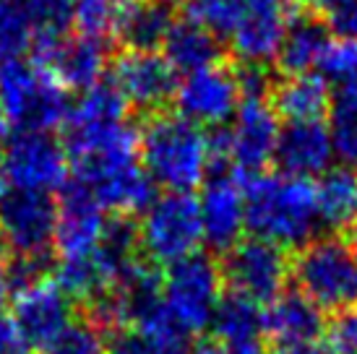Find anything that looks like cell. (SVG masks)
Wrapping results in <instances>:
<instances>
[{
    "mask_svg": "<svg viewBox=\"0 0 357 354\" xmlns=\"http://www.w3.org/2000/svg\"><path fill=\"white\" fill-rule=\"evenodd\" d=\"M240 185L245 201V226L253 237L277 243L284 250H298L316 237L321 217L313 180L258 172L240 175Z\"/></svg>",
    "mask_w": 357,
    "mask_h": 354,
    "instance_id": "cell-1",
    "label": "cell"
},
{
    "mask_svg": "<svg viewBox=\"0 0 357 354\" xmlns=\"http://www.w3.org/2000/svg\"><path fill=\"white\" fill-rule=\"evenodd\" d=\"M139 159L154 185L190 193L208 177L206 133L180 115H149L139 128Z\"/></svg>",
    "mask_w": 357,
    "mask_h": 354,
    "instance_id": "cell-2",
    "label": "cell"
},
{
    "mask_svg": "<svg viewBox=\"0 0 357 354\" xmlns=\"http://www.w3.org/2000/svg\"><path fill=\"white\" fill-rule=\"evenodd\" d=\"M289 276L298 292L313 300L321 310H347L357 305V256L349 240L321 235L295 250Z\"/></svg>",
    "mask_w": 357,
    "mask_h": 354,
    "instance_id": "cell-3",
    "label": "cell"
},
{
    "mask_svg": "<svg viewBox=\"0 0 357 354\" xmlns=\"http://www.w3.org/2000/svg\"><path fill=\"white\" fill-rule=\"evenodd\" d=\"M0 109L21 130L52 133L70 115L68 91L34 60H0Z\"/></svg>",
    "mask_w": 357,
    "mask_h": 354,
    "instance_id": "cell-4",
    "label": "cell"
},
{
    "mask_svg": "<svg viewBox=\"0 0 357 354\" xmlns=\"http://www.w3.org/2000/svg\"><path fill=\"white\" fill-rule=\"evenodd\" d=\"M222 286L225 282L217 258L193 253L167 266L162 279V300L172 321L188 336H193L211 325L214 310L225 295Z\"/></svg>",
    "mask_w": 357,
    "mask_h": 354,
    "instance_id": "cell-5",
    "label": "cell"
},
{
    "mask_svg": "<svg viewBox=\"0 0 357 354\" xmlns=\"http://www.w3.org/2000/svg\"><path fill=\"white\" fill-rule=\"evenodd\" d=\"M141 253L157 266L193 256L204 243L199 201L190 193H165L144 211L139 226Z\"/></svg>",
    "mask_w": 357,
    "mask_h": 354,
    "instance_id": "cell-6",
    "label": "cell"
},
{
    "mask_svg": "<svg viewBox=\"0 0 357 354\" xmlns=\"http://www.w3.org/2000/svg\"><path fill=\"white\" fill-rule=\"evenodd\" d=\"M292 256L277 243L261 237H243L238 245L219 256L222 282L229 292L243 295L253 302H271L277 300L289 279Z\"/></svg>",
    "mask_w": 357,
    "mask_h": 354,
    "instance_id": "cell-7",
    "label": "cell"
},
{
    "mask_svg": "<svg viewBox=\"0 0 357 354\" xmlns=\"http://www.w3.org/2000/svg\"><path fill=\"white\" fill-rule=\"evenodd\" d=\"M0 167L16 190L50 193L68 183V151L52 133L21 130L8 138Z\"/></svg>",
    "mask_w": 357,
    "mask_h": 354,
    "instance_id": "cell-8",
    "label": "cell"
},
{
    "mask_svg": "<svg viewBox=\"0 0 357 354\" xmlns=\"http://www.w3.org/2000/svg\"><path fill=\"white\" fill-rule=\"evenodd\" d=\"M112 81L128 107L139 109L144 118L165 112L178 91V73L157 52H120L112 66Z\"/></svg>",
    "mask_w": 357,
    "mask_h": 354,
    "instance_id": "cell-9",
    "label": "cell"
},
{
    "mask_svg": "<svg viewBox=\"0 0 357 354\" xmlns=\"http://www.w3.org/2000/svg\"><path fill=\"white\" fill-rule=\"evenodd\" d=\"M58 224V203L50 193L8 190L0 198V226L16 256L50 253Z\"/></svg>",
    "mask_w": 357,
    "mask_h": 354,
    "instance_id": "cell-10",
    "label": "cell"
},
{
    "mask_svg": "<svg viewBox=\"0 0 357 354\" xmlns=\"http://www.w3.org/2000/svg\"><path fill=\"white\" fill-rule=\"evenodd\" d=\"M34 63L47 76L58 81L66 91H86L102 81L107 68V45L84 34L60 37V40L31 42Z\"/></svg>",
    "mask_w": 357,
    "mask_h": 354,
    "instance_id": "cell-11",
    "label": "cell"
},
{
    "mask_svg": "<svg viewBox=\"0 0 357 354\" xmlns=\"http://www.w3.org/2000/svg\"><path fill=\"white\" fill-rule=\"evenodd\" d=\"M238 79H235V68H229L227 63L188 73L175 91L178 115L190 120L199 128L201 125H208V128L225 125L238 112Z\"/></svg>",
    "mask_w": 357,
    "mask_h": 354,
    "instance_id": "cell-12",
    "label": "cell"
},
{
    "mask_svg": "<svg viewBox=\"0 0 357 354\" xmlns=\"http://www.w3.org/2000/svg\"><path fill=\"white\" fill-rule=\"evenodd\" d=\"M204 243L214 256H225L243 240L245 229V201L240 175L232 169H211L199 201Z\"/></svg>",
    "mask_w": 357,
    "mask_h": 354,
    "instance_id": "cell-13",
    "label": "cell"
},
{
    "mask_svg": "<svg viewBox=\"0 0 357 354\" xmlns=\"http://www.w3.org/2000/svg\"><path fill=\"white\" fill-rule=\"evenodd\" d=\"M107 232V211L97 203L89 187L76 177L60 187L58 224L52 247L63 258H79L97 250Z\"/></svg>",
    "mask_w": 357,
    "mask_h": 354,
    "instance_id": "cell-14",
    "label": "cell"
},
{
    "mask_svg": "<svg viewBox=\"0 0 357 354\" xmlns=\"http://www.w3.org/2000/svg\"><path fill=\"white\" fill-rule=\"evenodd\" d=\"M279 118L264 99H243L235 123L229 125L232 167L240 175H258L274 162L279 138Z\"/></svg>",
    "mask_w": 357,
    "mask_h": 354,
    "instance_id": "cell-15",
    "label": "cell"
},
{
    "mask_svg": "<svg viewBox=\"0 0 357 354\" xmlns=\"http://www.w3.org/2000/svg\"><path fill=\"white\" fill-rule=\"evenodd\" d=\"M13 325L24 346H47L55 336L73 323V302L55 282H42L13 297Z\"/></svg>",
    "mask_w": 357,
    "mask_h": 354,
    "instance_id": "cell-16",
    "label": "cell"
},
{
    "mask_svg": "<svg viewBox=\"0 0 357 354\" xmlns=\"http://www.w3.org/2000/svg\"><path fill=\"white\" fill-rule=\"evenodd\" d=\"M292 0H248V8L232 31V52L240 63L268 66L277 58L289 19L295 16Z\"/></svg>",
    "mask_w": 357,
    "mask_h": 354,
    "instance_id": "cell-17",
    "label": "cell"
},
{
    "mask_svg": "<svg viewBox=\"0 0 357 354\" xmlns=\"http://www.w3.org/2000/svg\"><path fill=\"white\" fill-rule=\"evenodd\" d=\"M334 146L328 128L318 123H287L279 130L277 148H274V164L282 175L310 180L331 169Z\"/></svg>",
    "mask_w": 357,
    "mask_h": 354,
    "instance_id": "cell-18",
    "label": "cell"
},
{
    "mask_svg": "<svg viewBox=\"0 0 357 354\" xmlns=\"http://www.w3.org/2000/svg\"><path fill=\"white\" fill-rule=\"evenodd\" d=\"M120 274V263L109 256L105 247H97L86 256L79 258H63L55 263V284L63 289V295L70 302L89 305L102 295L115 289Z\"/></svg>",
    "mask_w": 357,
    "mask_h": 354,
    "instance_id": "cell-19",
    "label": "cell"
},
{
    "mask_svg": "<svg viewBox=\"0 0 357 354\" xmlns=\"http://www.w3.org/2000/svg\"><path fill=\"white\" fill-rule=\"evenodd\" d=\"M178 0H133L120 8L115 40L126 45V49L154 52L165 45L169 29L175 24Z\"/></svg>",
    "mask_w": 357,
    "mask_h": 354,
    "instance_id": "cell-20",
    "label": "cell"
},
{
    "mask_svg": "<svg viewBox=\"0 0 357 354\" xmlns=\"http://www.w3.org/2000/svg\"><path fill=\"white\" fill-rule=\"evenodd\" d=\"M331 45V31L326 21L316 13H295L287 24L277 49V68L282 76H303L318 68L321 58Z\"/></svg>",
    "mask_w": 357,
    "mask_h": 354,
    "instance_id": "cell-21",
    "label": "cell"
},
{
    "mask_svg": "<svg viewBox=\"0 0 357 354\" xmlns=\"http://www.w3.org/2000/svg\"><path fill=\"white\" fill-rule=\"evenodd\" d=\"M266 336L277 344H295V341H316L324 336V310L307 300L298 289H284L277 300H271L264 310Z\"/></svg>",
    "mask_w": 357,
    "mask_h": 354,
    "instance_id": "cell-22",
    "label": "cell"
},
{
    "mask_svg": "<svg viewBox=\"0 0 357 354\" xmlns=\"http://www.w3.org/2000/svg\"><path fill=\"white\" fill-rule=\"evenodd\" d=\"M268 105L287 123H318L331 109V86L321 73L284 76L271 88Z\"/></svg>",
    "mask_w": 357,
    "mask_h": 354,
    "instance_id": "cell-23",
    "label": "cell"
},
{
    "mask_svg": "<svg viewBox=\"0 0 357 354\" xmlns=\"http://www.w3.org/2000/svg\"><path fill=\"white\" fill-rule=\"evenodd\" d=\"M208 331L214 334V341L232 349H258L266 336V321L258 302L243 295L227 292L222 295Z\"/></svg>",
    "mask_w": 357,
    "mask_h": 354,
    "instance_id": "cell-24",
    "label": "cell"
},
{
    "mask_svg": "<svg viewBox=\"0 0 357 354\" xmlns=\"http://www.w3.org/2000/svg\"><path fill=\"white\" fill-rule=\"evenodd\" d=\"M162 47H165V60L175 68V73H185V76L219 66L225 55L217 34H211L190 19L175 21Z\"/></svg>",
    "mask_w": 357,
    "mask_h": 354,
    "instance_id": "cell-25",
    "label": "cell"
},
{
    "mask_svg": "<svg viewBox=\"0 0 357 354\" xmlns=\"http://www.w3.org/2000/svg\"><path fill=\"white\" fill-rule=\"evenodd\" d=\"M107 354H190V336L165 313L149 325L107 334Z\"/></svg>",
    "mask_w": 357,
    "mask_h": 354,
    "instance_id": "cell-26",
    "label": "cell"
},
{
    "mask_svg": "<svg viewBox=\"0 0 357 354\" xmlns=\"http://www.w3.org/2000/svg\"><path fill=\"white\" fill-rule=\"evenodd\" d=\"M318 217L331 232H344L357 224V169L331 167L316 183Z\"/></svg>",
    "mask_w": 357,
    "mask_h": 354,
    "instance_id": "cell-27",
    "label": "cell"
},
{
    "mask_svg": "<svg viewBox=\"0 0 357 354\" xmlns=\"http://www.w3.org/2000/svg\"><path fill=\"white\" fill-rule=\"evenodd\" d=\"M128 115V102L115 86V81H97L94 86L81 91V99L70 107L66 125H112L123 123Z\"/></svg>",
    "mask_w": 357,
    "mask_h": 354,
    "instance_id": "cell-28",
    "label": "cell"
},
{
    "mask_svg": "<svg viewBox=\"0 0 357 354\" xmlns=\"http://www.w3.org/2000/svg\"><path fill=\"white\" fill-rule=\"evenodd\" d=\"M318 73L334 88L337 105L357 107V42H331L318 63Z\"/></svg>",
    "mask_w": 357,
    "mask_h": 354,
    "instance_id": "cell-29",
    "label": "cell"
},
{
    "mask_svg": "<svg viewBox=\"0 0 357 354\" xmlns=\"http://www.w3.org/2000/svg\"><path fill=\"white\" fill-rule=\"evenodd\" d=\"M185 19L201 24L217 37H232V31L248 8V0H178Z\"/></svg>",
    "mask_w": 357,
    "mask_h": 354,
    "instance_id": "cell-30",
    "label": "cell"
},
{
    "mask_svg": "<svg viewBox=\"0 0 357 354\" xmlns=\"http://www.w3.org/2000/svg\"><path fill=\"white\" fill-rule=\"evenodd\" d=\"M120 8V0H70V16L76 31L102 42L115 37Z\"/></svg>",
    "mask_w": 357,
    "mask_h": 354,
    "instance_id": "cell-31",
    "label": "cell"
},
{
    "mask_svg": "<svg viewBox=\"0 0 357 354\" xmlns=\"http://www.w3.org/2000/svg\"><path fill=\"white\" fill-rule=\"evenodd\" d=\"M34 31L26 16V8L19 0H0V60L21 58V52L31 49Z\"/></svg>",
    "mask_w": 357,
    "mask_h": 354,
    "instance_id": "cell-32",
    "label": "cell"
},
{
    "mask_svg": "<svg viewBox=\"0 0 357 354\" xmlns=\"http://www.w3.org/2000/svg\"><path fill=\"white\" fill-rule=\"evenodd\" d=\"M42 354H107V336L97 325H91L86 318L73 321L66 325L47 346L40 349Z\"/></svg>",
    "mask_w": 357,
    "mask_h": 354,
    "instance_id": "cell-33",
    "label": "cell"
},
{
    "mask_svg": "<svg viewBox=\"0 0 357 354\" xmlns=\"http://www.w3.org/2000/svg\"><path fill=\"white\" fill-rule=\"evenodd\" d=\"M328 136H331L334 157L342 162V167L357 169V107L334 102Z\"/></svg>",
    "mask_w": 357,
    "mask_h": 354,
    "instance_id": "cell-34",
    "label": "cell"
},
{
    "mask_svg": "<svg viewBox=\"0 0 357 354\" xmlns=\"http://www.w3.org/2000/svg\"><path fill=\"white\" fill-rule=\"evenodd\" d=\"M326 354H357V305L339 310L324 325Z\"/></svg>",
    "mask_w": 357,
    "mask_h": 354,
    "instance_id": "cell-35",
    "label": "cell"
},
{
    "mask_svg": "<svg viewBox=\"0 0 357 354\" xmlns=\"http://www.w3.org/2000/svg\"><path fill=\"white\" fill-rule=\"evenodd\" d=\"M235 79H238L240 99H264V102H268L271 88H274L268 66H261V63H240L238 60Z\"/></svg>",
    "mask_w": 357,
    "mask_h": 354,
    "instance_id": "cell-36",
    "label": "cell"
},
{
    "mask_svg": "<svg viewBox=\"0 0 357 354\" xmlns=\"http://www.w3.org/2000/svg\"><path fill=\"white\" fill-rule=\"evenodd\" d=\"M326 26L337 40L357 42V0H344L326 13Z\"/></svg>",
    "mask_w": 357,
    "mask_h": 354,
    "instance_id": "cell-37",
    "label": "cell"
},
{
    "mask_svg": "<svg viewBox=\"0 0 357 354\" xmlns=\"http://www.w3.org/2000/svg\"><path fill=\"white\" fill-rule=\"evenodd\" d=\"M0 354H24V341L13 321L0 318Z\"/></svg>",
    "mask_w": 357,
    "mask_h": 354,
    "instance_id": "cell-38",
    "label": "cell"
},
{
    "mask_svg": "<svg viewBox=\"0 0 357 354\" xmlns=\"http://www.w3.org/2000/svg\"><path fill=\"white\" fill-rule=\"evenodd\" d=\"M266 354H326V349L316 341H295V344H274Z\"/></svg>",
    "mask_w": 357,
    "mask_h": 354,
    "instance_id": "cell-39",
    "label": "cell"
},
{
    "mask_svg": "<svg viewBox=\"0 0 357 354\" xmlns=\"http://www.w3.org/2000/svg\"><path fill=\"white\" fill-rule=\"evenodd\" d=\"M193 354H266V352H264V346H258V349H232V346H225L211 339V341H204V344L196 346Z\"/></svg>",
    "mask_w": 357,
    "mask_h": 354,
    "instance_id": "cell-40",
    "label": "cell"
},
{
    "mask_svg": "<svg viewBox=\"0 0 357 354\" xmlns=\"http://www.w3.org/2000/svg\"><path fill=\"white\" fill-rule=\"evenodd\" d=\"M295 6H300V8H305L307 13H324L326 16L328 10H334L339 6V3H344V0H292Z\"/></svg>",
    "mask_w": 357,
    "mask_h": 354,
    "instance_id": "cell-41",
    "label": "cell"
},
{
    "mask_svg": "<svg viewBox=\"0 0 357 354\" xmlns=\"http://www.w3.org/2000/svg\"><path fill=\"white\" fill-rule=\"evenodd\" d=\"M10 284H8V276H6V268L0 266V315H3V310H6V305H8L10 300Z\"/></svg>",
    "mask_w": 357,
    "mask_h": 354,
    "instance_id": "cell-42",
    "label": "cell"
},
{
    "mask_svg": "<svg viewBox=\"0 0 357 354\" xmlns=\"http://www.w3.org/2000/svg\"><path fill=\"white\" fill-rule=\"evenodd\" d=\"M8 138H10V123H8V118L3 115V109H0V157H3V148L8 144Z\"/></svg>",
    "mask_w": 357,
    "mask_h": 354,
    "instance_id": "cell-43",
    "label": "cell"
},
{
    "mask_svg": "<svg viewBox=\"0 0 357 354\" xmlns=\"http://www.w3.org/2000/svg\"><path fill=\"white\" fill-rule=\"evenodd\" d=\"M10 256V245H8V237L3 232V226H0V261H6Z\"/></svg>",
    "mask_w": 357,
    "mask_h": 354,
    "instance_id": "cell-44",
    "label": "cell"
},
{
    "mask_svg": "<svg viewBox=\"0 0 357 354\" xmlns=\"http://www.w3.org/2000/svg\"><path fill=\"white\" fill-rule=\"evenodd\" d=\"M8 193V180H6V175H3V167H0V198Z\"/></svg>",
    "mask_w": 357,
    "mask_h": 354,
    "instance_id": "cell-45",
    "label": "cell"
},
{
    "mask_svg": "<svg viewBox=\"0 0 357 354\" xmlns=\"http://www.w3.org/2000/svg\"><path fill=\"white\" fill-rule=\"evenodd\" d=\"M349 245H352V250H355V256H357V224L352 226V235H349Z\"/></svg>",
    "mask_w": 357,
    "mask_h": 354,
    "instance_id": "cell-46",
    "label": "cell"
},
{
    "mask_svg": "<svg viewBox=\"0 0 357 354\" xmlns=\"http://www.w3.org/2000/svg\"><path fill=\"white\" fill-rule=\"evenodd\" d=\"M120 3H133V0H120Z\"/></svg>",
    "mask_w": 357,
    "mask_h": 354,
    "instance_id": "cell-47",
    "label": "cell"
}]
</instances>
